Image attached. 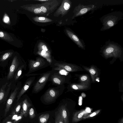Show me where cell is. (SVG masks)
I'll return each instance as SVG.
<instances>
[{
  "mask_svg": "<svg viewBox=\"0 0 123 123\" xmlns=\"http://www.w3.org/2000/svg\"><path fill=\"white\" fill-rule=\"evenodd\" d=\"M117 19L116 17H110L108 20L106 21L105 23V29L109 28L113 26L116 23Z\"/></svg>",
  "mask_w": 123,
  "mask_h": 123,
  "instance_id": "cell-20",
  "label": "cell"
},
{
  "mask_svg": "<svg viewBox=\"0 0 123 123\" xmlns=\"http://www.w3.org/2000/svg\"><path fill=\"white\" fill-rule=\"evenodd\" d=\"M89 71L92 75H94L96 73L95 71L93 69H90Z\"/></svg>",
  "mask_w": 123,
  "mask_h": 123,
  "instance_id": "cell-32",
  "label": "cell"
},
{
  "mask_svg": "<svg viewBox=\"0 0 123 123\" xmlns=\"http://www.w3.org/2000/svg\"><path fill=\"white\" fill-rule=\"evenodd\" d=\"M37 48L38 50L44 49L51 53L50 51L47 46L43 42H40L39 43L37 46Z\"/></svg>",
  "mask_w": 123,
  "mask_h": 123,
  "instance_id": "cell-26",
  "label": "cell"
},
{
  "mask_svg": "<svg viewBox=\"0 0 123 123\" xmlns=\"http://www.w3.org/2000/svg\"><path fill=\"white\" fill-rule=\"evenodd\" d=\"M28 114L29 117L31 119L33 118L36 116L35 111L32 108H31L29 110Z\"/></svg>",
  "mask_w": 123,
  "mask_h": 123,
  "instance_id": "cell-29",
  "label": "cell"
},
{
  "mask_svg": "<svg viewBox=\"0 0 123 123\" xmlns=\"http://www.w3.org/2000/svg\"><path fill=\"white\" fill-rule=\"evenodd\" d=\"M0 38L8 42L14 41L12 36L8 33L0 30Z\"/></svg>",
  "mask_w": 123,
  "mask_h": 123,
  "instance_id": "cell-17",
  "label": "cell"
},
{
  "mask_svg": "<svg viewBox=\"0 0 123 123\" xmlns=\"http://www.w3.org/2000/svg\"><path fill=\"white\" fill-rule=\"evenodd\" d=\"M14 53L13 50H11L6 52L2 55L0 58L1 61H4L11 56Z\"/></svg>",
  "mask_w": 123,
  "mask_h": 123,
  "instance_id": "cell-24",
  "label": "cell"
},
{
  "mask_svg": "<svg viewBox=\"0 0 123 123\" xmlns=\"http://www.w3.org/2000/svg\"><path fill=\"white\" fill-rule=\"evenodd\" d=\"M19 64L17 56L13 58L10 66L9 72L7 76V79L9 80L12 78L15 73L17 71Z\"/></svg>",
  "mask_w": 123,
  "mask_h": 123,
  "instance_id": "cell-10",
  "label": "cell"
},
{
  "mask_svg": "<svg viewBox=\"0 0 123 123\" xmlns=\"http://www.w3.org/2000/svg\"><path fill=\"white\" fill-rule=\"evenodd\" d=\"M49 117V113H46L41 115L39 117V120L40 123H46Z\"/></svg>",
  "mask_w": 123,
  "mask_h": 123,
  "instance_id": "cell-23",
  "label": "cell"
},
{
  "mask_svg": "<svg viewBox=\"0 0 123 123\" xmlns=\"http://www.w3.org/2000/svg\"><path fill=\"white\" fill-rule=\"evenodd\" d=\"M119 51V48L115 45L111 44L105 49V54L106 55L116 54Z\"/></svg>",
  "mask_w": 123,
  "mask_h": 123,
  "instance_id": "cell-15",
  "label": "cell"
},
{
  "mask_svg": "<svg viewBox=\"0 0 123 123\" xmlns=\"http://www.w3.org/2000/svg\"><path fill=\"white\" fill-rule=\"evenodd\" d=\"M3 21L6 23H8L9 22V18L6 14H5L4 15L3 18Z\"/></svg>",
  "mask_w": 123,
  "mask_h": 123,
  "instance_id": "cell-31",
  "label": "cell"
},
{
  "mask_svg": "<svg viewBox=\"0 0 123 123\" xmlns=\"http://www.w3.org/2000/svg\"><path fill=\"white\" fill-rule=\"evenodd\" d=\"M82 95H82V96H84V97L85 96V93H82Z\"/></svg>",
  "mask_w": 123,
  "mask_h": 123,
  "instance_id": "cell-36",
  "label": "cell"
},
{
  "mask_svg": "<svg viewBox=\"0 0 123 123\" xmlns=\"http://www.w3.org/2000/svg\"><path fill=\"white\" fill-rule=\"evenodd\" d=\"M9 1H10L11 2H12L13 1H15V0H9Z\"/></svg>",
  "mask_w": 123,
  "mask_h": 123,
  "instance_id": "cell-38",
  "label": "cell"
},
{
  "mask_svg": "<svg viewBox=\"0 0 123 123\" xmlns=\"http://www.w3.org/2000/svg\"><path fill=\"white\" fill-rule=\"evenodd\" d=\"M61 0H49L48 1L39 3L40 8L44 16H47L57 9Z\"/></svg>",
  "mask_w": 123,
  "mask_h": 123,
  "instance_id": "cell-4",
  "label": "cell"
},
{
  "mask_svg": "<svg viewBox=\"0 0 123 123\" xmlns=\"http://www.w3.org/2000/svg\"><path fill=\"white\" fill-rule=\"evenodd\" d=\"M118 123H123V117L119 119Z\"/></svg>",
  "mask_w": 123,
  "mask_h": 123,
  "instance_id": "cell-34",
  "label": "cell"
},
{
  "mask_svg": "<svg viewBox=\"0 0 123 123\" xmlns=\"http://www.w3.org/2000/svg\"><path fill=\"white\" fill-rule=\"evenodd\" d=\"M24 116V114L21 109L20 114L17 115V117L14 120L13 123H18L22 119Z\"/></svg>",
  "mask_w": 123,
  "mask_h": 123,
  "instance_id": "cell-27",
  "label": "cell"
},
{
  "mask_svg": "<svg viewBox=\"0 0 123 123\" xmlns=\"http://www.w3.org/2000/svg\"><path fill=\"white\" fill-rule=\"evenodd\" d=\"M35 78V76H33L29 78L27 80L17 97V101L19 100L23 95L27 91L33 83Z\"/></svg>",
  "mask_w": 123,
  "mask_h": 123,
  "instance_id": "cell-9",
  "label": "cell"
},
{
  "mask_svg": "<svg viewBox=\"0 0 123 123\" xmlns=\"http://www.w3.org/2000/svg\"><path fill=\"white\" fill-rule=\"evenodd\" d=\"M87 77L85 75H84L82 76L80 78V79L82 81H84L87 80Z\"/></svg>",
  "mask_w": 123,
  "mask_h": 123,
  "instance_id": "cell-33",
  "label": "cell"
},
{
  "mask_svg": "<svg viewBox=\"0 0 123 123\" xmlns=\"http://www.w3.org/2000/svg\"><path fill=\"white\" fill-rule=\"evenodd\" d=\"M26 66L23 64L20 66L17 70L14 76L15 80H17L22 74L23 69L26 68Z\"/></svg>",
  "mask_w": 123,
  "mask_h": 123,
  "instance_id": "cell-22",
  "label": "cell"
},
{
  "mask_svg": "<svg viewBox=\"0 0 123 123\" xmlns=\"http://www.w3.org/2000/svg\"><path fill=\"white\" fill-rule=\"evenodd\" d=\"M33 20L35 21L40 23H47L52 22L53 21L52 19L44 17H38L36 16L32 18Z\"/></svg>",
  "mask_w": 123,
  "mask_h": 123,
  "instance_id": "cell-19",
  "label": "cell"
},
{
  "mask_svg": "<svg viewBox=\"0 0 123 123\" xmlns=\"http://www.w3.org/2000/svg\"><path fill=\"white\" fill-rule=\"evenodd\" d=\"M6 83L3 85L1 88L0 90V104L5 101L8 95V93H6L5 88L7 84Z\"/></svg>",
  "mask_w": 123,
  "mask_h": 123,
  "instance_id": "cell-18",
  "label": "cell"
},
{
  "mask_svg": "<svg viewBox=\"0 0 123 123\" xmlns=\"http://www.w3.org/2000/svg\"><path fill=\"white\" fill-rule=\"evenodd\" d=\"M89 114L85 109H83L74 112L72 119V123H76L83 119V117Z\"/></svg>",
  "mask_w": 123,
  "mask_h": 123,
  "instance_id": "cell-11",
  "label": "cell"
},
{
  "mask_svg": "<svg viewBox=\"0 0 123 123\" xmlns=\"http://www.w3.org/2000/svg\"><path fill=\"white\" fill-rule=\"evenodd\" d=\"M22 101L18 104L12 111L9 115V117H13L15 115L19 113L21 111V109L22 107Z\"/></svg>",
  "mask_w": 123,
  "mask_h": 123,
  "instance_id": "cell-21",
  "label": "cell"
},
{
  "mask_svg": "<svg viewBox=\"0 0 123 123\" xmlns=\"http://www.w3.org/2000/svg\"></svg>",
  "mask_w": 123,
  "mask_h": 123,
  "instance_id": "cell-39",
  "label": "cell"
},
{
  "mask_svg": "<svg viewBox=\"0 0 123 123\" xmlns=\"http://www.w3.org/2000/svg\"><path fill=\"white\" fill-rule=\"evenodd\" d=\"M35 0L40 2H43L48 1L49 0Z\"/></svg>",
  "mask_w": 123,
  "mask_h": 123,
  "instance_id": "cell-35",
  "label": "cell"
},
{
  "mask_svg": "<svg viewBox=\"0 0 123 123\" xmlns=\"http://www.w3.org/2000/svg\"><path fill=\"white\" fill-rule=\"evenodd\" d=\"M21 7L35 14L44 15L40 8L39 3L24 5Z\"/></svg>",
  "mask_w": 123,
  "mask_h": 123,
  "instance_id": "cell-8",
  "label": "cell"
},
{
  "mask_svg": "<svg viewBox=\"0 0 123 123\" xmlns=\"http://www.w3.org/2000/svg\"><path fill=\"white\" fill-rule=\"evenodd\" d=\"M29 71L25 74L27 76L32 73L48 67L50 65L44 58L41 57L36 58V60H30L28 61Z\"/></svg>",
  "mask_w": 123,
  "mask_h": 123,
  "instance_id": "cell-2",
  "label": "cell"
},
{
  "mask_svg": "<svg viewBox=\"0 0 123 123\" xmlns=\"http://www.w3.org/2000/svg\"><path fill=\"white\" fill-rule=\"evenodd\" d=\"M32 105L27 98L25 99L22 101V110L24 116L26 117L28 114L29 108Z\"/></svg>",
  "mask_w": 123,
  "mask_h": 123,
  "instance_id": "cell-16",
  "label": "cell"
},
{
  "mask_svg": "<svg viewBox=\"0 0 123 123\" xmlns=\"http://www.w3.org/2000/svg\"><path fill=\"white\" fill-rule=\"evenodd\" d=\"M53 70L44 73L40 76L34 84L32 90L33 93H37L42 90L44 88Z\"/></svg>",
  "mask_w": 123,
  "mask_h": 123,
  "instance_id": "cell-5",
  "label": "cell"
},
{
  "mask_svg": "<svg viewBox=\"0 0 123 123\" xmlns=\"http://www.w3.org/2000/svg\"><path fill=\"white\" fill-rule=\"evenodd\" d=\"M19 88L17 87L11 93L6 104L4 116H6L9 111L18 92Z\"/></svg>",
  "mask_w": 123,
  "mask_h": 123,
  "instance_id": "cell-12",
  "label": "cell"
},
{
  "mask_svg": "<svg viewBox=\"0 0 123 123\" xmlns=\"http://www.w3.org/2000/svg\"><path fill=\"white\" fill-rule=\"evenodd\" d=\"M95 6L93 5L85 6L79 4L75 8L73 12L74 14L72 18L73 19L77 17L86 13L88 12L93 9Z\"/></svg>",
  "mask_w": 123,
  "mask_h": 123,
  "instance_id": "cell-7",
  "label": "cell"
},
{
  "mask_svg": "<svg viewBox=\"0 0 123 123\" xmlns=\"http://www.w3.org/2000/svg\"><path fill=\"white\" fill-rule=\"evenodd\" d=\"M64 88V85L49 88L42 96L43 100L47 103L55 101L62 93Z\"/></svg>",
  "mask_w": 123,
  "mask_h": 123,
  "instance_id": "cell-1",
  "label": "cell"
},
{
  "mask_svg": "<svg viewBox=\"0 0 123 123\" xmlns=\"http://www.w3.org/2000/svg\"><path fill=\"white\" fill-rule=\"evenodd\" d=\"M71 5V2L69 0H63L60 6L55 12L54 16L57 17L61 16L62 17L67 14Z\"/></svg>",
  "mask_w": 123,
  "mask_h": 123,
  "instance_id": "cell-6",
  "label": "cell"
},
{
  "mask_svg": "<svg viewBox=\"0 0 123 123\" xmlns=\"http://www.w3.org/2000/svg\"><path fill=\"white\" fill-rule=\"evenodd\" d=\"M4 52V51H2V52H0V54L2 53H3Z\"/></svg>",
  "mask_w": 123,
  "mask_h": 123,
  "instance_id": "cell-37",
  "label": "cell"
},
{
  "mask_svg": "<svg viewBox=\"0 0 123 123\" xmlns=\"http://www.w3.org/2000/svg\"><path fill=\"white\" fill-rule=\"evenodd\" d=\"M101 109H99L92 112V113L89 114L87 115L84 116L83 119H86L87 118L92 117L98 115L101 111Z\"/></svg>",
  "mask_w": 123,
  "mask_h": 123,
  "instance_id": "cell-25",
  "label": "cell"
},
{
  "mask_svg": "<svg viewBox=\"0 0 123 123\" xmlns=\"http://www.w3.org/2000/svg\"><path fill=\"white\" fill-rule=\"evenodd\" d=\"M53 71L50 76L48 80L51 82L52 84L56 86L64 85L68 82L66 74L67 71L64 73L60 70H53ZM68 72V71H67Z\"/></svg>",
  "mask_w": 123,
  "mask_h": 123,
  "instance_id": "cell-3",
  "label": "cell"
},
{
  "mask_svg": "<svg viewBox=\"0 0 123 123\" xmlns=\"http://www.w3.org/2000/svg\"><path fill=\"white\" fill-rule=\"evenodd\" d=\"M71 88L72 89L77 90L79 89H81L83 87L82 86H78V85L73 84L70 86Z\"/></svg>",
  "mask_w": 123,
  "mask_h": 123,
  "instance_id": "cell-30",
  "label": "cell"
},
{
  "mask_svg": "<svg viewBox=\"0 0 123 123\" xmlns=\"http://www.w3.org/2000/svg\"><path fill=\"white\" fill-rule=\"evenodd\" d=\"M55 122V123H64L62 117L59 112L56 117Z\"/></svg>",
  "mask_w": 123,
  "mask_h": 123,
  "instance_id": "cell-28",
  "label": "cell"
},
{
  "mask_svg": "<svg viewBox=\"0 0 123 123\" xmlns=\"http://www.w3.org/2000/svg\"><path fill=\"white\" fill-rule=\"evenodd\" d=\"M59 112L62 117L64 123H69V115L68 113L67 108L65 105H62L61 106Z\"/></svg>",
  "mask_w": 123,
  "mask_h": 123,
  "instance_id": "cell-14",
  "label": "cell"
},
{
  "mask_svg": "<svg viewBox=\"0 0 123 123\" xmlns=\"http://www.w3.org/2000/svg\"><path fill=\"white\" fill-rule=\"evenodd\" d=\"M66 31L68 37L77 45L82 48H84V46L83 44L76 35L71 31L68 29H66Z\"/></svg>",
  "mask_w": 123,
  "mask_h": 123,
  "instance_id": "cell-13",
  "label": "cell"
}]
</instances>
